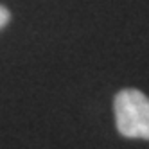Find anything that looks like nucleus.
<instances>
[{
	"label": "nucleus",
	"instance_id": "f03ea898",
	"mask_svg": "<svg viewBox=\"0 0 149 149\" xmlns=\"http://www.w3.org/2000/svg\"><path fill=\"white\" fill-rule=\"evenodd\" d=\"M9 18H11V15H9V11L4 7V6H0V29L6 27V24L9 22Z\"/></svg>",
	"mask_w": 149,
	"mask_h": 149
},
{
	"label": "nucleus",
	"instance_id": "f257e3e1",
	"mask_svg": "<svg viewBox=\"0 0 149 149\" xmlns=\"http://www.w3.org/2000/svg\"><path fill=\"white\" fill-rule=\"evenodd\" d=\"M115 122L126 138L149 140V97L140 90L124 88L115 95Z\"/></svg>",
	"mask_w": 149,
	"mask_h": 149
}]
</instances>
